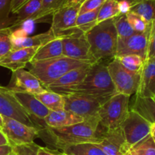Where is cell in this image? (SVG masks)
<instances>
[{
	"instance_id": "cell-21",
	"label": "cell",
	"mask_w": 155,
	"mask_h": 155,
	"mask_svg": "<svg viewBox=\"0 0 155 155\" xmlns=\"http://www.w3.org/2000/svg\"><path fill=\"white\" fill-rule=\"evenodd\" d=\"M85 118L74 113L71 111H50L49 114L44 119L45 125L51 128H61L72 126L83 122Z\"/></svg>"
},
{
	"instance_id": "cell-28",
	"label": "cell",
	"mask_w": 155,
	"mask_h": 155,
	"mask_svg": "<svg viewBox=\"0 0 155 155\" xmlns=\"http://www.w3.org/2000/svg\"><path fill=\"white\" fill-rule=\"evenodd\" d=\"M124 155H155V142L151 135L134 144Z\"/></svg>"
},
{
	"instance_id": "cell-8",
	"label": "cell",
	"mask_w": 155,
	"mask_h": 155,
	"mask_svg": "<svg viewBox=\"0 0 155 155\" xmlns=\"http://www.w3.org/2000/svg\"><path fill=\"white\" fill-rule=\"evenodd\" d=\"M3 124L1 131L5 134L9 144L14 146L31 144L39 136V129L29 126L21 122L8 117L2 116Z\"/></svg>"
},
{
	"instance_id": "cell-16",
	"label": "cell",
	"mask_w": 155,
	"mask_h": 155,
	"mask_svg": "<svg viewBox=\"0 0 155 155\" xmlns=\"http://www.w3.org/2000/svg\"><path fill=\"white\" fill-rule=\"evenodd\" d=\"M94 64V63H93ZM92 64L86 65L68 71L54 82L45 87L48 91L65 95L70 88L80 84L87 74L89 68Z\"/></svg>"
},
{
	"instance_id": "cell-38",
	"label": "cell",
	"mask_w": 155,
	"mask_h": 155,
	"mask_svg": "<svg viewBox=\"0 0 155 155\" xmlns=\"http://www.w3.org/2000/svg\"><path fill=\"white\" fill-rule=\"evenodd\" d=\"M106 0H86L80 6L79 15L99 9Z\"/></svg>"
},
{
	"instance_id": "cell-2",
	"label": "cell",
	"mask_w": 155,
	"mask_h": 155,
	"mask_svg": "<svg viewBox=\"0 0 155 155\" xmlns=\"http://www.w3.org/2000/svg\"><path fill=\"white\" fill-rule=\"evenodd\" d=\"M73 93L87 94L104 100L117 94L109 74L107 65L103 62L92 64L84 80L80 84L70 88L65 95Z\"/></svg>"
},
{
	"instance_id": "cell-1",
	"label": "cell",
	"mask_w": 155,
	"mask_h": 155,
	"mask_svg": "<svg viewBox=\"0 0 155 155\" xmlns=\"http://www.w3.org/2000/svg\"><path fill=\"white\" fill-rule=\"evenodd\" d=\"M99 125L98 116L86 118L83 122L61 128L48 126L39 129V136L45 142L63 150L68 146L80 143L98 142L96 133Z\"/></svg>"
},
{
	"instance_id": "cell-33",
	"label": "cell",
	"mask_w": 155,
	"mask_h": 155,
	"mask_svg": "<svg viewBox=\"0 0 155 155\" xmlns=\"http://www.w3.org/2000/svg\"><path fill=\"white\" fill-rule=\"evenodd\" d=\"M114 25L117 32L118 37H127L137 33L130 24L126 14H120L118 16L115 17Z\"/></svg>"
},
{
	"instance_id": "cell-46",
	"label": "cell",
	"mask_w": 155,
	"mask_h": 155,
	"mask_svg": "<svg viewBox=\"0 0 155 155\" xmlns=\"http://www.w3.org/2000/svg\"><path fill=\"white\" fill-rule=\"evenodd\" d=\"M150 135H151V136L152 137L153 140H154V141L155 142V122L153 123V124H151Z\"/></svg>"
},
{
	"instance_id": "cell-32",
	"label": "cell",
	"mask_w": 155,
	"mask_h": 155,
	"mask_svg": "<svg viewBox=\"0 0 155 155\" xmlns=\"http://www.w3.org/2000/svg\"><path fill=\"white\" fill-rule=\"evenodd\" d=\"M114 59H117L121 65L127 69L133 72L140 73L144 64V59L139 55H125V56H116Z\"/></svg>"
},
{
	"instance_id": "cell-17",
	"label": "cell",
	"mask_w": 155,
	"mask_h": 155,
	"mask_svg": "<svg viewBox=\"0 0 155 155\" xmlns=\"http://www.w3.org/2000/svg\"><path fill=\"white\" fill-rule=\"evenodd\" d=\"M54 39L57 37L50 29L48 31L32 36H27L24 30H14L12 33V51L27 47H40Z\"/></svg>"
},
{
	"instance_id": "cell-36",
	"label": "cell",
	"mask_w": 155,
	"mask_h": 155,
	"mask_svg": "<svg viewBox=\"0 0 155 155\" xmlns=\"http://www.w3.org/2000/svg\"><path fill=\"white\" fill-rule=\"evenodd\" d=\"M145 59H155V20L150 24L148 49Z\"/></svg>"
},
{
	"instance_id": "cell-9",
	"label": "cell",
	"mask_w": 155,
	"mask_h": 155,
	"mask_svg": "<svg viewBox=\"0 0 155 155\" xmlns=\"http://www.w3.org/2000/svg\"><path fill=\"white\" fill-rule=\"evenodd\" d=\"M64 109L77 114L83 118L98 116L100 107L106 100L96 98L84 94H73L64 95Z\"/></svg>"
},
{
	"instance_id": "cell-10",
	"label": "cell",
	"mask_w": 155,
	"mask_h": 155,
	"mask_svg": "<svg viewBox=\"0 0 155 155\" xmlns=\"http://www.w3.org/2000/svg\"><path fill=\"white\" fill-rule=\"evenodd\" d=\"M96 145L106 155H124L129 149L120 127L106 129L98 125Z\"/></svg>"
},
{
	"instance_id": "cell-6",
	"label": "cell",
	"mask_w": 155,
	"mask_h": 155,
	"mask_svg": "<svg viewBox=\"0 0 155 155\" xmlns=\"http://www.w3.org/2000/svg\"><path fill=\"white\" fill-rule=\"evenodd\" d=\"M81 5H65L52 14L50 30L57 38H64L80 33L76 21Z\"/></svg>"
},
{
	"instance_id": "cell-25",
	"label": "cell",
	"mask_w": 155,
	"mask_h": 155,
	"mask_svg": "<svg viewBox=\"0 0 155 155\" xmlns=\"http://www.w3.org/2000/svg\"><path fill=\"white\" fill-rule=\"evenodd\" d=\"M35 96L50 111L64 109V99L61 94L45 89V91Z\"/></svg>"
},
{
	"instance_id": "cell-22",
	"label": "cell",
	"mask_w": 155,
	"mask_h": 155,
	"mask_svg": "<svg viewBox=\"0 0 155 155\" xmlns=\"http://www.w3.org/2000/svg\"><path fill=\"white\" fill-rule=\"evenodd\" d=\"M42 0H29L15 13V18L11 27H16L27 21H31L41 8Z\"/></svg>"
},
{
	"instance_id": "cell-47",
	"label": "cell",
	"mask_w": 155,
	"mask_h": 155,
	"mask_svg": "<svg viewBox=\"0 0 155 155\" xmlns=\"http://www.w3.org/2000/svg\"><path fill=\"white\" fill-rule=\"evenodd\" d=\"M117 1H122V0H117ZM125 1H127L130 4V5H133L136 4V3H139L140 2L145 1V0H125Z\"/></svg>"
},
{
	"instance_id": "cell-39",
	"label": "cell",
	"mask_w": 155,
	"mask_h": 155,
	"mask_svg": "<svg viewBox=\"0 0 155 155\" xmlns=\"http://www.w3.org/2000/svg\"><path fill=\"white\" fill-rule=\"evenodd\" d=\"M11 0H0V26L1 27H8L4 24L7 21L8 16L10 13Z\"/></svg>"
},
{
	"instance_id": "cell-4",
	"label": "cell",
	"mask_w": 155,
	"mask_h": 155,
	"mask_svg": "<svg viewBox=\"0 0 155 155\" xmlns=\"http://www.w3.org/2000/svg\"><path fill=\"white\" fill-rule=\"evenodd\" d=\"M95 62L61 56L44 60L32 61L30 62V71L39 79L44 88H45L68 71Z\"/></svg>"
},
{
	"instance_id": "cell-37",
	"label": "cell",
	"mask_w": 155,
	"mask_h": 155,
	"mask_svg": "<svg viewBox=\"0 0 155 155\" xmlns=\"http://www.w3.org/2000/svg\"><path fill=\"white\" fill-rule=\"evenodd\" d=\"M39 146L33 142L31 144L14 146L12 148H13V152L16 155H37L36 152Z\"/></svg>"
},
{
	"instance_id": "cell-18",
	"label": "cell",
	"mask_w": 155,
	"mask_h": 155,
	"mask_svg": "<svg viewBox=\"0 0 155 155\" xmlns=\"http://www.w3.org/2000/svg\"><path fill=\"white\" fill-rule=\"evenodd\" d=\"M12 92L21 106L31 116L33 121L34 119H36V121H41L45 123L44 119L49 114L50 110L36 98L34 94L20 91Z\"/></svg>"
},
{
	"instance_id": "cell-27",
	"label": "cell",
	"mask_w": 155,
	"mask_h": 155,
	"mask_svg": "<svg viewBox=\"0 0 155 155\" xmlns=\"http://www.w3.org/2000/svg\"><path fill=\"white\" fill-rule=\"evenodd\" d=\"M130 12L142 17L147 23L155 20V0H145L133 5Z\"/></svg>"
},
{
	"instance_id": "cell-49",
	"label": "cell",
	"mask_w": 155,
	"mask_h": 155,
	"mask_svg": "<svg viewBox=\"0 0 155 155\" xmlns=\"http://www.w3.org/2000/svg\"><path fill=\"white\" fill-rule=\"evenodd\" d=\"M10 155H16V154H15V153H14V152L13 151H12V153H11V154Z\"/></svg>"
},
{
	"instance_id": "cell-13",
	"label": "cell",
	"mask_w": 155,
	"mask_h": 155,
	"mask_svg": "<svg viewBox=\"0 0 155 155\" xmlns=\"http://www.w3.org/2000/svg\"><path fill=\"white\" fill-rule=\"evenodd\" d=\"M62 47L63 56L79 60L95 62L91 54L90 45L86 33L83 32L62 38Z\"/></svg>"
},
{
	"instance_id": "cell-19",
	"label": "cell",
	"mask_w": 155,
	"mask_h": 155,
	"mask_svg": "<svg viewBox=\"0 0 155 155\" xmlns=\"http://www.w3.org/2000/svg\"><path fill=\"white\" fill-rule=\"evenodd\" d=\"M135 95L155 100V59H145Z\"/></svg>"
},
{
	"instance_id": "cell-29",
	"label": "cell",
	"mask_w": 155,
	"mask_h": 155,
	"mask_svg": "<svg viewBox=\"0 0 155 155\" xmlns=\"http://www.w3.org/2000/svg\"><path fill=\"white\" fill-rule=\"evenodd\" d=\"M99 9L91 11V12H85V13L78 15L77 21H76V24H77V28L80 31L86 33L89 30H92L94 27H95V25L98 24L97 19H98V14Z\"/></svg>"
},
{
	"instance_id": "cell-23",
	"label": "cell",
	"mask_w": 155,
	"mask_h": 155,
	"mask_svg": "<svg viewBox=\"0 0 155 155\" xmlns=\"http://www.w3.org/2000/svg\"><path fill=\"white\" fill-rule=\"evenodd\" d=\"M131 110L135 111L151 124L155 122V100L149 97H141L135 95Z\"/></svg>"
},
{
	"instance_id": "cell-30",
	"label": "cell",
	"mask_w": 155,
	"mask_h": 155,
	"mask_svg": "<svg viewBox=\"0 0 155 155\" xmlns=\"http://www.w3.org/2000/svg\"><path fill=\"white\" fill-rule=\"evenodd\" d=\"M66 2L67 0H42L40 9L31 21H39L52 15L54 12L65 5Z\"/></svg>"
},
{
	"instance_id": "cell-40",
	"label": "cell",
	"mask_w": 155,
	"mask_h": 155,
	"mask_svg": "<svg viewBox=\"0 0 155 155\" xmlns=\"http://www.w3.org/2000/svg\"><path fill=\"white\" fill-rule=\"evenodd\" d=\"M37 155H60L61 152L58 150H53L45 147H41L39 146L36 152Z\"/></svg>"
},
{
	"instance_id": "cell-11",
	"label": "cell",
	"mask_w": 155,
	"mask_h": 155,
	"mask_svg": "<svg viewBox=\"0 0 155 155\" xmlns=\"http://www.w3.org/2000/svg\"><path fill=\"white\" fill-rule=\"evenodd\" d=\"M151 124L142 115L130 109L128 115L120 125L129 148L150 135Z\"/></svg>"
},
{
	"instance_id": "cell-7",
	"label": "cell",
	"mask_w": 155,
	"mask_h": 155,
	"mask_svg": "<svg viewBox=\"0 0 155 155\" xmlns=\"http://www.w3.org/2000/svg\"><path fill=\"white\" fill-rule=\"evenodd\" d=\"M107 69L118 94L128 96L136 94L139 84L141 72H133L127 69L114 58L107 64Z\"/></svg>"
},
{
	"instance_id": "cell-14",
	"label": "cell",
	"mask_w": 155,
	"mask_h": 155,
	"mask_svg": "<svg viewBox=\"0 0 155 155\" xmlns=\"http://www.w3.org/2000/svg\"><path fill=\"white\" fill-rule=\"evenodd\" d=\"M151 24V23H150ZM149 27L143 33H136L127 37H118L116 56L125 55H139L145 60L148 49Z\"/></svg>"
},
{
	"instance_id": "cell-12",
	"label": "cell",
	"mask_w": 155,
	"mask_h": 155,
	"mask_svg": "<svg viewBox=\"0 0 155 155\" xmlns=\"http://www.w3.org/2000/svg\"><path fill=\"white\" fill-rule=\"evenodd\" d=\"M0 114L2 116L14 119L29 126L37 128L31 116L7 87L0 86Z\"/></svg>"
},
{
	"instance_id": "cell-26",
	"label": "cell",
	"mask_w": 155,
	"mask_h": 155,
	"mask_svg": "<svg viewBox=\"0 0 155 155\" xmlns=\"http://www.w3.org/2000/svg\"><path fill=\"white\" fill-rule=\"evenodd\" d=\"M68 155H106L94 143L85 142L68 146L62 150Z\"/></svg>"
},
{
	"instance_id": "cell-44",
	"label": "cell",
	"mask_w": 155,
	"mask_h": 155,
	"mask_svg": "<svg viewBox=\"0 0 155 155\" xmlns=\"http://www.w3.org/2000/svg\"><path fill=\"white\" fill-rule=\"evenodd\" d=\"M5 144H9L8 141L5 134L0 130V146L5 145Z\"/></svg>"
},
{
	"instance_id": "cell-20",
	"label": "cell",
	"mask_w": 155,
	"mask_h": 155,
	"mask_svg": "<svg viewBox=\"0 0 155 155\" xmlns=\"http://www.w3.org/2000/svg\"><path fill=\"white\" fill-rule=\"evenodd\" d=\"M39 47H27L11 51L0 59V66L5 67L12 71L24 68L33 59Z\"/></svg>"
},
{
	"instance_id": "cell-41",
	"label": "cell",
	"mask_w": 155,
	"mask_h": 155,
	"mask_svg": "<svg viewBox=\"0 0 155 155\" xmlns=\"http://www.w3.org/2000/svg\"><path fill=\"white\" fill-rule=\"evenodd\" d=\"M27 1H29V0H11V13L15 14L16 11L18 10Z\"/></svg>"
},
{
	"instance_id": "cell-5",
	"label": "cell",
	"mask_w": 155,
	"mask_h": 155,
	"mask_svg": "<svg viewBox=\"0 0 155 155\" xmlns=\"http://www.w3.org/2000/svg\"><path fill=\"white\" fill-rule=\"evenodd\" d=\"M130 96L116 94L107 99L98 112L99 125L106 129L119 128L130 111Z\"/></svg>"
},
{
	"instance_id": "cell-43",
	"label": "cell",
	"mask_w": 155,
	"mask_h": 155,
	"mask_svg": "<svg viewBox=\"0 0 155 155\" xmlns=\"http://www.w3.org/2000/svg\"><path fill=\"white\" fill-rule=\"evenodd\" d=\"M12 151H13V148L10 144L0 146V155H10Z\"/></svg>"
},
{
	"instance_id": "cell-42",
	"label": "cell",
	"mask_w": 155,
	"mask_h": 155,
	"mask_svg": "<svg viewBox=\"0 0 155 155\" xmlns=\"http://www.w3.org/2000/svg\"><path fill=\"white\" fill-rule=\"evenodd\" d=\"M119 2V8L120 11V14H127L130 11V3L125 0H122V1H118Z\"/></svg>"
},
{
	"instance_id": "cell-50",
	"label": "cell",
	"mask_w": 155,
	"mask_h": 155,
	"mask_svg": "<svg viewBox=\"0 0 155 155\" xmlns=\"http://www.w3.org/2000/svg\"><path fill=\"white\" fill-rule=\"evenodd\" d=\"M0 130H1V129H0Z\"/></svg>"
},
{
	"instance_id": "cell-15",
	"label": "cell",
	"mask_w": 155,
	"mask_h": 155,
	"mask_svg": "<svg viewBox=\"0 0 155 155\" xmlns=\"http://www.w3.org/2000/svg\"><path fill=\"white\" fill-rule=\"evenodd\" d=\"M7 88L12 91L26 92L34 95L45 91L39 79L30 71L24 68L12 71V78Z\"/></svg>"
},
{
	"instance_id": "cell-45",
	"label": "cell",
	"mask_w": 155,
	"mask_h": 155,
	"mask_svg": "<svg viewBox=\"0 0 155 155\" xmlns=\"http://www.w3.org/2000/svg\"><path fill=\"white\" fill-rule=\"evenodd\" d=\"M86 0H67L65 5H82Z\"/></svg>"
},
{
	"instance_id": "cell-3",
	"label": "cell",
	"mask_w": 155,
	"mask_h": 155,
	"mask_svg": "<svg viewBox=\"0 0 155 155\" xmlns=\"http://www.w3.org/2000/svg\"><path fill=\"white\" fill-rule=\"evenodd\" d=\"M90 52L95 62L115 57L117 47L118 35L114 25V18L98 23L86 33Z\"/></svg>"
},
{
	"instance_id": "cell-31",
	"label": "cell",
	"mask_w": 155,
	"mask_h": 155,
	"mask_svg": "<svg viewBox=\"0 0 155 155\" xmlns=\"http://www.w3.org/2000/svg\"><path fill=\"white\" fill-rule=\"evenodd\" d=\"M120 15L119 2L117 0H106L100 7L98 14V23L114 18Z\"/></svg>"
},
{
	"instance_id": "cell-34",
	"label": "cell",
	"mask_w": 155,
	"mask_h": 155,
	"mask_svg": "<svg viewBox=\"0 0 155 155\" xmlns=\"http://www.w3.org/2000/svg\"><path fill=\"white\" fill-rule=\"evenodd\" d=\"M12 31L13 30L10 26L0 27V59L12 50Z\"/></svg>"
},
{
	"instance_id": "cell-48",
	"label": "cell",
	"mask_w": 155,
	"mask_h": 155,
	"mask_svg": "<svg viewBox=\"0 0 155 155\" xmlns=\"http://www.w3.org/2000/svg\"><path fill=\"white\" fill-rule=\"evenodd\" d=\"M2 124H3V119H2V115L0 114V129L2 128Z\"/></svg>"
},
{
	"instance_id": "cell-35",
	"label": "cell",
	"mask_w": 155,
	"mask_h": 155,
	"mask_svg": "<svg viewBox=\"0 0 155 155\" xmlns=\"http://www.w3.org/2000/svg\"><path fill=\"white\" fill-rule=\"evenodd\" d=\"M129 23L132 26L134 30L137 33H143L146 31L149 27L150 23H147L142 17L138 15L134 12H129L126 14Z\"/></svg>"
},
{
	"instance_id": "cell-24",
	"label": "cell",
	"mask_w": 155,
	"mask_h": 155,
	"mask_svg": "<svg viewBox=\"0 0 155 155\" xmlns=\"http://www.w3.org/2000/svg\"><path fill=\"white\" fill-rule=\"evenodd\" d=\"M61 56H63L62 39L57 38L39 47L32 61L44 60Z\"/></svg>"
}]
</instances>
